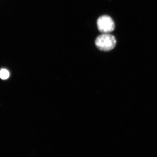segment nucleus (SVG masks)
Returning <instances> with one entry per match:
<instances>
[{
	"mask_svg": "<svg viewBox=\"0 0 157 157\" xmlns=\"http://www.w3.org/2000/svg\"><path fill=\"white\" fill-rule=\"evenodd\" d=\"M95 43L98 49L102 51L107 52L112 50L115 47L117 41L113 35L103 34L97 37Z\"/></svg>",
	"mask_w": 157,
	"mask_h": 157,
	"instance_id": "1",
	"label": "nucleus"
},
{
	"mask_svg": "<svg viewBox=\"0 0 157 157\" xmlns=\"http://www.w3.org/2000/svg\"><path fill=\"white\" fill-rule=\"evenodd\" d=\"M98 30L103 34H107L113 31L115 29V24L111 17L107 15L99 17L97 21Z\"/></svg>",
	"mask_w": 157,
	"mask_h": 157,
	"instance_id": "2",
	"label": "nucleus"
},
{
	"mask_svg": "<svg viewBox=\"0 0 157 157\" xmlns=\"http://www.w3.org/2000/svg\"><path fill=\"white\" fill-rule=\"evenodd\" d=\"M9 73L8 70L3 69L0 71V78L2 79H7L9 78Z\"/></svg>",
	"mask_w": 157,
	"mask_h": 157,
	"instance_id": "3",
	"label": "nucleus"
}]
</instances>
